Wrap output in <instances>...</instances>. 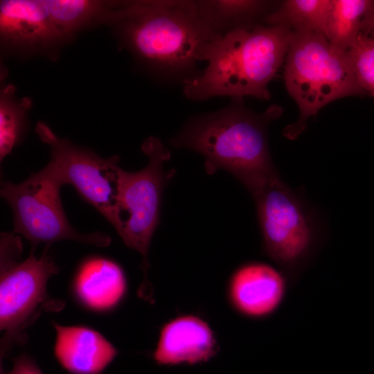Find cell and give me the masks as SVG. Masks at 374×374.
I'll return each mask as SVG.
<instances>
[{"label":"cell","mask_w":374,"mask_h":374,"mask_svg":"<svg viewBox=\"0 0 374 374\" xmlns=\"http://www.w3.org/2000/svg\"><path fill=\"white\" fill-rule=\"evenodd\" d=\"M6 374H44L36 362L28 355L22 354L13 359V365Z\"/></svg>","instance_id":"obj_21"},{"label":"cell","mask_w":374,"mask_h":374,"mask_svg":"<svg viewBox=\"0 0 374 374\" xmlns=\"http://www.w3.org/2000/svg\"><path fill=\"white\" fill-rule=\"evenodd\" d=\"M276 109L256 114L233 103L187 122L170 143L202 154L209 174L225 170L250 191L278 175L268 148L267 125Z\"/></svg>","instance_id":"obj_3"},{"label":"cell","mask_w":374,"mask_h":374,"mask_svg":"<svg viewBox=\"0 0 374 374\" xmlns=\"http://www.w3.org/2000/svg\"><path fill=\"white\" fill-rule=\"evenodd\" d=\"M262 236V253L293 287L324 242L316 215L299 193L276 175L250 192Z\"/></svg>","instance_id":"obj_5"},{"label":"cell","mask_w":374,"mask_h":374,"mask_svg":"<svg viewBox=\"0 0 374 374\" xmlns=\"http://www.w3.org/2000/svg\"></svg>","instance_id":"obj_24"},{"label":"cell","mask_w":374,"mask_h":374,"mask_svg":"<svg viewBox=\"0 0 374 374\" xmlns=\"http://www.w3.org/2000/svg\"><path fill=\"white\" fill-rule=\"evenodd\" d=\"M370 0H332L326 37L333 45L347 51L360 33L362 21Z\"/></svg>","instance_id":"obj_19"},{"label":"cell","mask_w":374,"mask_h":374,"mask_svg":"<svg viewBox=\"0 0 374 374\" xmlns=\"http://www.w3.org/2000/svg\"><path fill=\"white\" fill-rule=\"evenodd\" d=\"M332 0H288L265 17L269 26L305 31L326 37Z\"/></svg>","instance_id":"obj_16"},{"label":"cell","mask_w":374,"mask_h":374,"mask_svg":"<svg viewBox=\"0 0 374 374\" xmlns=\"http://www.w3.org/2000/svg\"><path fill=\"white\" fill-rule=\"evenodd\" d=\"M109 25L136 58L166 72L184 71L204 61L220 36L204 19L197 1H121Z\"/></svg>","instance_id":"obj_1"},{"label":"cell","mask_w":374,"mask_h":374,"mask_svg":"<svg viewBox=\"0 0 374 374\" xmlns=\"http://www.w3.org/2000/svg\"><path fill=\"white\" fill-rule=\"evenodd\" d=\"M57 338L55 355L73 374H100L117 355L116 349L100 333L84 327L54 323Z\"/></svg>","instance_id":"obj_13"},{"label":"cell","mask_w":374,"mask_h":374,"mask_svg":"<svg viewBox=\"0 0 374 374\" xmlns=\"http://www.w3.org/2000/svg\"><path fill=\"white\" fill-rule=\"evenodd\" d=\"M0 39L4 52L25 58H54L68 43L53 23L46 0L1 1Z\"/></svg>","instance_id":"obj_10"},{"label":"cell","mask_w":374,"mask_h":374,"mask_svg":"<svg viewBox=\"0 0 374 374\" xmlns=\"http://www.w3.org/2000/svg\"><path fill=\"white\" fill-rule=\"evenodd\" d=\"M347 53L359 85L374 96V37L359 33Z\"/></svg>","instance_id":"obj_20"},{"label":"cell","mask_w":374,"mask_h":374,"mask_svg":"<svg viewBox=\"0 0 374 374\" xmlns=\"http://www.w3.org/2000/svg\"><path fill=\"white\" fill-rule=\"evenodd\" d=\"M141 150L148 158L145 168L136 172H128L118 166L116 167L114 201L121 216L124 211L127 213L119 236L127 247L142 256L143 278L137 294L154 303L152 287L148 277V253L159 221L163 190L175 171L164 169V163L170 159V153L159 139L147 138Z\"/></svg>","instance_id":"obj_6"},{"label":"cell","mask_w":374,"mask_h":374,"mask_svg":"<svg viewBox=\"0 0 374 374\" xmlns=\"http://www.w3.org/2000/svg\"><path fill=\"white\" fill-rule=\"evenodd\" d=\"M35 132L41 141L50 147L51 159L43 170L61 186H73L80 196L93 206L119 234L123 219L114 201L115 169L119 157H101L90 150L59 137L42 121L37 123Z\"/></svg>","instance_id":"obj_9"},{"label":"cell","mask_w":374,"mask_h":374,"mask_svg":"<svg viewBox=\"0 0 374 374\" xmlns=\"http://www.w3.org/2000/svg\"><path fill=\"white\" fill-rule=\"evenodd\" d=\"M62 186L43 169L19 184L1 182V195L13 213V233L23 235L35 251L40 243L46 248L54 242L70 240L106 247L111 238L103 233H82L71 225L60 195Z\"/></svg>","instance_id":"obj_8"},{"label":"cell","mask_w":374,"mask_h":374,"mask_svg":"<svg viewBox=\"0 0 374 374\" xmlns=\"http://www.w3.org/2000/svg\"><path fill=\"white\" fill-rule=\"evenodd\" d=\"M284 78L300 112L298 121L283 130L290 139L303 132L308 119L327 104L366 93L357 81L347 51L313 32L292 31Z\"/></svg>","instance_id":"obj_4"},{"label":"cell","mask_w":374,"mask_h":374,"mask_svg":"<svg viewBox=\"0 0 374 374\" xmlns=\"http://www.w3.org/2000/svg\"><path fill=\"white\" fill-rule=\"evenodd\" d=\"M76 293L91 308L105 310L116 305L126 291L122 269L114 262L92 258L80 266L75 280Z\"/></svg>","instance_id":"obj_14"},{"label":"cell","mask_w":374,"mask_h":374,"mask_svg":"<svg viewBox=\"0 0 374 374\" xmlns=\"http://www.w3.org/2000/svg\"><path fill=\"white\" fill-rule=\"evenodd\" d=\"M291 33L283 26L248 25L217 37L206 53V66L183 81L185 96L269 100L267 87L287 55Z\"/></svg>","instance_id":"obj_2"},{"label":"cell","mask_w":374,"mask_h":374,"mask_svg":"<svg viewBox=\"0 0 374 374\" xmlns=\"http://www.w3.org/2000/svg\"><path fill=\"white\" fill-rule=\"evenodd\" d=\"M197 3L204 19L218 35L248 26L244 21L260 12L266 4L252 0H202Z\"/></svg>","instance_id":"obj_18"},{"label":"cell","mask_w":374,"mask_h":374,"mask_svg":"<svg viewBox=\"0 0 374 374\" xmlns=\"http://www.w3.org/2000/svg\"><path fill=\"white\" fill-rule=\"evenodd\" d=\"M37 258L30 251L24 261L20 257L22 244L20 238L12 233H1L0 328L4 331L1 341L0 357L24 337L25 328L46 306L59 310L63 305L54 303L46 293L48 278L58 272V268L47 253Z\"/></svg>","instance_id":"obj_7"},{"label":"cell","mask_w":374,"mask_h":374,"mask_svg":"<svg viewBox=\"0 0 374 374\" xmlns=\"http://www.w3.org/2000/svg\"><path fill=\"white\" fill-rule=\"evenodd\" d=\"M209 324L195 314H182L162 326L153 359L159 365H194L206 362L218 352Z\"/></svg>","instance_id":"obj_12"},{"label":"cell","mask_w":374,"mask_h":374,"mask_svg":"<svg viewBox=\"0 0 374 374\" xmlns=\"http://www.w3.org/2000/svg\"><path fill=\"white\" fill-rule=\"evenodd\" d=\"M51 19L66 40L98 25H109L121 1L46 0Z\"/></svg>","instance_id":"obj_15"},{"label":"cell","mask_w":374,"mask_h":374,"mask_svg":"<svg viewBox=\"0 0 374 374\" xmlns=\"http://www.w3.org/2000/svg\"><path fill=\"white\" fill-rule=\"evenodd\" d=\"M289 285L280 269L251 261L238 267L227 284L232 308L249 319L263 320L277 312L285 299Z\"/></svg>","instance_id":"obj_11"},{"label":"cell","mask_w":374,"mask_h":374,"mask_svg":"<svg viewBox=\"0 0 374 374\" xmlns=\"http://www.w3.org/2000/svg\"><path fill=\"white\" fill-rule=\"evenodd\" d=\"M360 33L374 37V1L362 21Z\"/></svg>","instance_id":"obj_22"},{"label":"cell","mask_w":374,"mask_h":374,"mask_svg":"<svg viewBox=\"0 0 374 374\" xmlns=\"http://www.w3.org/2000/svg\"><path fill=\"white\" fill-rule=\"evenodd\" d=\"M6 373L4 371L3 365L2 364V360H0V374H6Z\"/></svg>","instance_id":"obj_23"},{"label":"cell","mask_w":374,"mask_h":374,"mask_svg":"<svg viewBox=\"0 0 374 374\" xmlns=\"http://www.w3.org/2000/svg\"><path fill=\"white\" fill-rule=\"evenodd\" d=\"M29 97L17 98L15 87L3 84L0 92V160L19 144L25 132L27 115L32 107Z\"/></svg>","instance_id":"obj_17"}]
</instances>
